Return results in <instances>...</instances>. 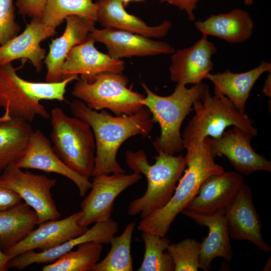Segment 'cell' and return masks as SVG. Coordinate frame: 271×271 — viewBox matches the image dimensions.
I'll return each mask as SVG.
<instances>
[{
    "mask_svg": "<svg viewBox=\"0 0 271 271\" xmlns=\"http://www.w3.org/2000/svg\"><path fill=\"white\" fill-rule=\"evenodd\" d=\"M12 63L0 66V107L12 117L33 122L36 116L50 115L44 106L29 93Z\"/></svg>",
    "mask_w": 271,
    "mask_h": 271,
    "instance_id": "obj_15",
    "label": "cell"
},
{
    "mask_svg": "<svg viewBox=\"0 0 271 271\" xmlns=\"http://www.w3.org/2000/svg\"><path fill=\"white\" fill-rule=\"evenodd\" d=\"M14 164L21 169H36L66 177L76 185L81 197H84L91 187L89 178L71 169L58 157L50 140L38 128L33 131Z\"/></svg>",
    "mask_w": 271,
    "mask_h": 271,
    "instance_id": "obj_11",
    "label": "cell"
},
{
    "mask_svg": "<svg viewBox=\"0 0 271 271\" xmlns=\"http://www.w3.org/2000/svg\"><path fill=\"white\" fill-rule=\"evenodd\" d=\"M224 214L230 238L251 241L260 249L270 253V245L262 237L261 223L248 185H242L224 209Z\"/></svg>",
    "mask_w": 271,
    "mask_h": 271,
    "instance_id": "obj_12",
    "label": "cell"
},
{
    "mask_svg": "<svg viewBox=\"0 0 271 271\" xmlns=\"http://www.w3.org/2000/svg\"><path fill=\"white\" fill-rule=\"evenodd\" d=\"M56 33L55 28L41 20L31 19L22 33L0 46V66L25 59L31 62L38 73L40 72L46 56V50L40 43Z\"/></svg>",
    "mask_w": 271,
    "mask_h": 271,
    "instance_id": "obj_18",
    "label": "cell"
},
{
    "mask_svg": "<svg viewBox=\"0 0 271 271\" xmlns=\"http://www.w3.org/2000/svg\"><path fill=\"white\" fill-rule=\"evenodd\" d=\"M46 3V0H16L15 5L20 15L41 21Z\"/></svg>",
    "mask_w": 271,
    "mask_h": 271,
    "instance_id": "obj_34",
    "label": "cell"
},
{
    "mask_svg": "<svg viewBox=\"0 0 271 271\" xmlns=\"http://www.w3.org/2000/svg\"><path fill=\"white\" fill-rule=\"evenodd\" d=\"M141 84L147 94L142 103L150 111L153 122L158 123L161 128L160 136L153 142L156 151L171 155L182 152L185 149L182 124L193 110L194 102L203 97L208 85L201 82L187 88L177 84L173 93L162 96L154 93L144 81Z\"/></svg>",
    "mask_w": 271,
    "mask_h": 271,
    "instance_id": "obj_4",
    "label": "cell"
},
{
    "mask_svg": "<svg viewBox=\"0 0 271 271\" xmlns=\"http://www.w3.org/2000/svg\"><path fill=\"white\" fill-rule=\"evenodd\" d=\"M244 4L247 6H251L253 4L254 0H243Z\"/></svg>",
    "mask_w": 271,
    "mask_h": 271,
    "instance_id": "obj_40",
    "label": "cell"
},
{
    "mask_svg": "<svg viewBox=\"0 0 271 271\" xmlns=\"http://www.w3.org/2000/svg\"><path fill=\"white\" fill-rule=\"evenodd\" d=\"M70 107L74 116L88 124L93 131L96 146L93 177L125 173L117 161V151L130 137H149L154 126L149 109L144 106L130 115L113 116L103 109L101 112L91 109L79 99L70 102Z\"/></svg>",
    "mask_w": 271,
    "mask_h": 271,
    "instance_id": "obj_1",
    "label": "cell"
},
{
    "mask_svg": "<svg viewBox=\"0 0 271 271\" xmlns=\"http://www.w3.org/2000/svg\"><path fill=\"white\" fill-rule=\"evenodd\" d=\"M38 225L36 212L25 202L0 211V247L4 252L26 237Z\"/></svg>",
    "mask_w": 271,
    "mask_h": 271,
    "instance_id": "obj_26",
    "label": "cell"
},
{
    "mask_svg": "<svg viewBox=\"0 0 271 271\" xmlns=\"http://www.w3.org/2000/svg\"><path fill=\"white\" fill-rule=\"evenodd\" d=\"M12 257L4 252L0 247V271H7L10 260Z\"/></svg>",
    "mask_w": 271,
    "mask_h": 271,
    "instance_id": "obj_37",
    "label": "cell"
},
{
    "mask_svg": "<svg viewBox=\"0 0 271 271\" xmlns=\"http://www.w3.org/2000/svg\"><path fill=\"white\" fill-rule=\"evenodd\" d=\"M80 211L61 220H51L39 224L23 240L5 253L12 258L24 252L39 249L45 251L77 237L88 229L79 224Z\"/></svg>",
    "mask_w": 271,
    "mask_h": 271,
    "instance_id": "obj_17",
    "label": "cell"
},
{
    "mask_svg": "<svg viewBox=\"0 0 271 271\" xmlns=\"http://www.w3.org/2000/svg\"><path fill=\"white\" fill-rule=\"evenodd\" d=\"M181 213L209 229L207 236L201 243L199 268L205 271L209 270L212 261L216 257H222L229 262L231 261L233 255L224 209L209 214H200L187 209H184Z\"/></svg>",
    "mask_w": 271,
    "mask_h": 271,
    "instance_id": "obj_21",
    "label": "cell"
},
{
    "mask_svg": "<svg viewBox=\"0 0 271 271\" xmlns=\"http://www.w3.org/2000/svg\"><path fill=\"white\" fill-rule=\"evenodd\" d=\"M142 179L140 174L112 173L94 176L91 190L81 204L79 224L87 227L111 218L114 201L126 189Z\"/></svg>",
    "mask_w": 271,
    "mask_h": 271,
    "instance_id": "obj_9",
    "label": "cell"
},
{
    "mask_svg": "<svg viewBox=\"0 0 271 271\" xmlns=\"http://www.w3.org/2000/svg\"><path fill=\"white\" fill-rule=\"evenodd\" d=\"M142 238L145 243L144 259L138 271H174L172 259L165 250L171 243L166 236L142 232Z\"/></svg>",
    "mask_w": 271,
    "mask_h": 271,
    "instance_id": "obj_31",
    "label": "cell"
},
{
    "mask_svg": "<svg viewBox=\"0 0 271 271\" xmlns=\"http://www.w3.org/2000/svg\"><path fill=\"white\" fill-rule=\"evenodd\" d=\"M202 35L190 47L176 50L171 56L170 80L177 84H195L206 79L213 69L212 56L217 51L214 44Z\"/></svg>",
    "mask_w": 271,
    "mask_h": 271,
    "instance_id": "obj_14",
    "label": "cell"
},
{
    "mask_svg": "<svg viewBox=\"0 0 271 271\" xmlns=\"http://www.w3.org/2000/svg\"><path fill=\"white\" fill-rule=\"evenodd\" d=\"M0 180L16 192L34 210L38 215V225L60 217L51 193L52 189L56 184L55 179L28 171H23L13 164L1 173Z\"/></svg>",
    "mask_w": 271,
    "mask_h": 271,
    "instance_id": "obj_8",
    "label": "cell"
},
{
    "mask_svg": "<svg viewBox=\"0 0 271 271\" xmlns=\"http://www.w3.org/2000/svg\"><path fill=\"white\" fill-rule=\"evenodd\" d=\"M11 118L12 117H11L8 115V114L5 113L2 116H0V122L9 120L11 119Z\"/></svg>",
    "mask_w": 271,
    "mask_h": 271,
    "instance_id": "obj_39",
    "label": "cell"
},
{
    "mask_svg": "<svg viewBox=\"0 0 271 271\" xmlns=\"http://www.w3.org/2000/svg\"><path fill=\"white\" fill-rule=\"evenodd\" d=\"M202 35L213 36L230 43H242L250 38L254 22L249 14L241 9L228 13L211 15L204 21L194 23Z\"/></svg>",
    "mask_w": 271,
    "mask_h": 271,
    "instance_id": "obj_24",
    "label": "cell"
},
{
    "mask_svg": "<svg viewBox=\"0 0 271 271\" xmlns=\"http://www.w3.org/2000/svg\"><path fill=\"white\" fill-rule=\"evenodd\" d=\"M199 0H160V3H167L185 12L189 20L194 21L195 19L194 11L197 7Z\"/></svg>",
    "mask_w": 271,
    "mask_h": 271,
    "instance_id": "obj_36",
    "label": "cell"
},
{
    "mask_svg": "<svg viewBox=\"0 0 271 271\" xmlns=\"http://www.w3.org/2000/svg\"><path fill=\"white\" fill-rule=\"evenodd\" d=\"M251 133L233 126L219 138H210L213 157L225 156L236 171L248 176L258 171H271V162L252 149Z\"/></svg>",
    "mask_w": 271,
    "mask_h": 271,
    "instance_id": "obj_10",
    "label": "cell"
},
{
    "mask_svg": "<svg viewBox=\"0 0 271 271\" xmlns=\"http://www.w3.org/2000/svg\"><path fill=\"white\" fill-rule=\"evenodd\" d=\"M19 195L0 180V211L12 208L22 202Z\"/></svg>",
    "mask_w": 271,
    "mask_h": 271,
    "instance_id": "obj_35",
    "label": "cell"
},
{
    "mask_svg": "<svg viewBox=\"0 0 271 271\" xmlns=\"http://www.w3.org/2000/svg\"><path fill=\"white\" fill-rule=\"evenodd\" d=\"M145 0H132V1L144 2Z\"/></svg>",
    "mask_w": 271,
    "mask_h": 271,
    "instance_id": "obj_42",
    "label": "cell"
},
{
    "mask_svg": "<svg viewBox=\"0 0 271 271\" xmlns=\"http://www.w3.org/2000/svg\"><path fill=\"white\" fill-rule=\"evenodd\" d=\"M95 42L87 38L84 42L70 50L61 68L62 80L80 74L81 79L90 82L94 76L102 72L123 73L124 61L100 52L95 47Z\"/></svg>",
    "mask_w": 271,
    "mask_h": 271,
    "instance_id": "obj_16",
    "label": "cell"
},
{
    "mask_svg": "<svg viewBox=\"0 0 271 271\" xmlns=\"http://www.w3.org/2000/svg\"><path fill=\"white\" fill-rule=\"evenodd\" d=\"M262 92L264 95L270 97L271 95V72L267 76L264 81V84L262 88Z\"/></svg>",
    "mask_w": 271,
    "mask_h": 271,
    "instance_id": "obj_38",
    "label": "cell"
},
{
    "mask_svg": "<svg viewBox=\"0 0 271 271\" xmlns=\"http://www.w3.org/2000/svg\"><path fill=\"white\" fill-rule=\"evenodd\" d=\"M72 15L97 22V5L92 0H46L41 21L56 29Z\"/></svg>",
    "mask_w": 271,
    "mask_h": 271,
    "instance_id": "obj_28",
    "label": "cell"
},
{
    "mask_svg": "<svg viewBox=\"0 0 271 271\" xmlns=\"http://www.w3.org/2000/svg\"><path fill=\"white\" fill-rule=\"evenodd\" d=\"M122 3L123 4V6H127L129 4V3L132 1V0H120Z\"/></svg>",
    "mask_w": 271,
    "mask_h": 271,
    "instance_id": "obj_41",
    "label": "cell"
},
{
    "mask_svg": "<svg viewBox=\"0 0 271 271\" xmlns=\"http://www.w3.org/2000/svg\"><path fill=\"white\" fill-rule=\"evenodd\" d=\"M136 222L129 223L123 232L111 240V248L101 261L98 262L92 271H132L131 243Z\"/></svg>",
    "mask_w": 271,
    "mask_h": 271,
    "instance_id": "obj_30",
    "label": "cell"
},
{
    "mask_svg": "<svg viewBox=\"0 0 271 271\" xmlns=\"http://www.w3.org/2000/svg\"><path fill=\"white\" fill-rule=\"evenodd\" d=\"M13 0H0V46L19 34L21 27L15 21Z\"/></svg>",
    "mask_w": 271,
    "mask_h": 271,
    "instance_id": "obj_33",
    "label": "cell"
},
{
    "mask_svg": "<svg viewBox=\"0 0 271 271\" xmlns=\"http://www.w3.org/2000/svg\"><path fill=\"white\" fill-rule=\"evenodd\" d=\"M195 115L189 121L182 134L185 149L190 145H198L204 139L220 138L225 128L235 126L241 129L257 135L253 121L247 114L239 111L227 97L223 95L212 96L207 89L203 97L193 104Z\"/></svg>",
    "mask_w": 271,
    "mask_h": 271,
    "instance_id": "obj_6",
    "label": "cell"
},
{
    "mask_svg": "<svg viewBox=\"0 0 271 271\" xmlns=\"http://www.w3.org/2000/svg\"><path fill=\"white\" fill-rule=\"evenodd\" d=\"M53 148L58 157L80 175L93 177L96 146L90 125L80 118L70 117L58 107L51 113Z\"/></svg>",
    "mask_w": 271,
    "mask_h": 271,
    "instance_id": "obj_5",
    "label": "cell"
},
{
    "mask_svg": "<svg viewBox=\"0 0 271 271\" xmlns=\"http://www.w3.org/2000/svg\"><path fill=\"white\" fill-rule=\"evenodd\" d=\"M201 242L186 238L176 243H170L166 251L173 261L174 271H197Z\"/></svg>",
    "mask_w": 271,
    "mask_h": 271,
    "instance_id": "obj_32",
    "label": "cell"
},
{
    "mask_svg": "<svg viewBox=\"0 0 271 271\" xmlns=\"http://www.w3.org/2000/svg\"><path fill=\"white\" fill-rule=\"evenodd\" d=\"M33 131L31 123L21 118L0 122V174L15 163Z\"/></svg>",
    "mask_w": 271,
    "mask_h": 271,
    "instance_id": "obj_27",
    "label": "cell"
},
{
    "mask_svg": "<svg viewBox=\"0 0 271 271\" xmlns=\"http://www.w3.org/2000/svg\"><path fill=\"white\" fill-rule=\"evenodd\" d=\"M103 246L94 241L82 243L55 261L45 265L43 271H89L99 261Z\"/></svg>",
    "mask_w": 271,
    "mask_h": 271,
    "instance_id": "obj_29",
    "label": "cell"
},
{
    "mask_svg": "<svg viewBox=\"0 0 271 271\" xmlns=\"http://www.w3.org/2000/svg\"><path fill=\"white\" fill-rule=\"evenodd\" d=\"M244 176L237 172L224 171L207 178L198 193L185 209L209 214L225 209L244 183Z\"/></svg>",
    "mask_w": 271,
    "mask_h": 271,
    "instance_id": "obj_20",
    "label": "cell"
},
{
    "mask_svg": "<svg viewBox=\"0 0 271 271\" xmlns=\"http://www.w3.org/2000/svg\"><path fill=\"white\" fill-rule=\"evenodd\" d=\"M95 3L97 22L105 28L126 31L151 39L165 36L172 27L168 20L158 26H148L139 17L127 13L120 0H98Z\"/></svg>",
    "mask_w": 271,
    "mask_h": 271,
    "instance_id": "obj_23",
    "label": "cell"
},
{
    "mask_svg": "<svg viewBox=\"0 0 271 271\" xmlns=\"http://www.w3.org/2000/svg\"><path fill=\"white\" fill-rule=\"evenodd\" d=\"M65 20L66 25L63 34L52 40L43 62L47 68L46 82L63 80L60 70L66 56L73 47L87 39L96 22L76 15L68 16Z\"/></svg>",
    "mask_w": 271,
    "mask_h": 271,
    "instance_id": "obj_22",
    "label": "cell"
},
{
    "mask_svg": "<svg viewBox=\"0 0 271 271\" xmlns=\"http://www.w3.org/2000/svg\"><path fill=\"white\" fill-rule=\"evenodd\" d=\"M266 72H271V63L262 61L258 66L245 72L234 73L226 70L222 73H209L206 79L213 84L214 94L225 96L239 111L245 113L251 89L258 78Z\"/></svg>",
    "mask_w": 271,
    "mask_h": 271,
    "instance_id": "obj_25",
    "label": "cell"
},
{
    "mask_svg": "<svg viewBox=\"0 0 271 271\" xmlns=\"http://www.w3.org/2000/svg\"><path fill=\"white\" fill-rule=\"evenodd\" d=\"M88 38L103 44L108 50V55L116 59L169 55L175 51L167 42L155 41L138 34L114 29L94 28Z\"/></svg>",
    "mask_w": 271,
    "mask_h": 271,
    "instance_id": "obj_13",
    "label": "cell"
},
{
    "mask_svg": "<svg viewBox=\"0 0 271 271\" xmlns=\"http://www.w3.org/2000/svg\"><path fill=\"white\" fill-rule=\"evenodd\" d=\"M185 149L187 168L179 180L172 197L163 208L142 219L137 226L138 230L165 236L176 217L195 197L203 182L212 175L225 171L214 161L209 137L200 144L190 145Z\"/></svg>",
    "mask_w": 271,
    "mask_h": 271,
    "instance_id": "obj_2",
    "label": "cell"
},
{
    "mask_svg": "<svg viewBox=\"0 0 271 271\" xmlns=\"http://www.w3.org/2000/svg\"><path fill=\"white\" fill-rule=\"evenodd\" d=\"M118 231V224L111 218L105 221L96 222L83 234L54 248L39 252L30 250L13 257L10 260L9 267L21 270L35 263H51L74 247L86 242L108 244Z\"/></svg>",
    "mask_w": 271,
    "mask_h": 271,
    "instance_id": "obj_19",
    "label": "cell"
},
{
    "mask_svg": "<svg viewBox=\"0 0 271 271\" xmlns=\"http://www.w3.org/2000/svg\"><path fill=\"white\" fill-rule=\"evenodd\" d=\"M128 82L123 73L102 72L90 82L77 80L71 93L91 109H108L117 116L130 115L144 106L142 100L146 96L128 89Z\"/></svg>",
    "mask_w": 271,
    "mask_h": 271,
    "instance_id": "obj_7",
    "label": "cell"
},
{
    "mask_svg": "<svg viewBox=\"0 0 271 271\" xmlns=\"http://www.w3.org/2000/svg\"><path fill=\"white\" fill-rule=\"evenodd\" d=\"M158 153L153 157L155 163L151 165L144 151L125 152L127 165L133 172L144 174L148 182L145 193L129 203L127 213L130 216L140 214L144 219L165 206L185 170L187 160L182 154L175 156L161 151Z\"/></svg>",
    "mask_w": 271,
    "mask_h": 271,
    "instance_id": "obj_3",
    "label": "cell"
}]
</instances>
